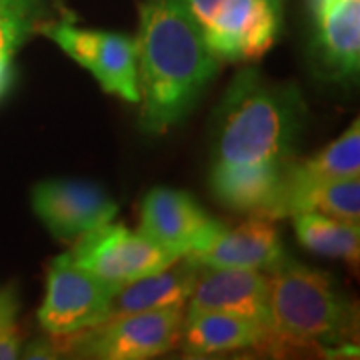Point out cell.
I'll return each instance as SVG.
<instances>
[{"label":"cell","mask_w":360,"mask_h":360,"mask_svg":"<svg viewBox=\"0 0 360 360\" xmlns=\"http://www.w3.org/2000/svg\"><path fill=\"white\" fill-rule=\"evenodd\" d=\"M136 44L141 124L146 132H167L198 103L219 72L186 0H146L141 6Z\"/></svg>","instance_id":"obj_1"},{"label":"cell","mask_w":360,"mask_h":360,"mask_svg":"<svg viewBox=\"0 0 360 360\" xmlns=\"http://www.w3.org/2000/svg\"><path fill=\"white\" fill-rule=\"evenodd\" d=\"M304 116L307 104L295 84L243 68L214 115V165L284 168L295 160Z\"/></svg>","instance_id":"obj_2"},{"label":"cell","mask_w":360,"mask_h":360,"mask_svg":"<svg viewBox=\"0 0 360 360\" xmlns=\"http://www.w3.org/2000/svg\"><path fill=\"white\" fill-rule=\"evenodd\" d=\"M266 270L269 326L276 350L336 347V352H356L348 342L356 324L352 309L336 292L328 274L286 257Z\"/></svg>","instance_id":"obj_3"},{"label":"cell","mask_w":360,"mask_h":360,"mask_svg":"<svg viewBox=\"0 0 360 360\" xmlns=\"http://www.w3.org/2000/svg\"><path fill=\"white\" fill-rule=\"evenodd\" d=\"M182 324V309L146 310L51 338L58 352H75L84 359L144 360L176 347Z\"/></svg>","instance_id":"obj_4"},{"label":"cell","mask_w":360,"mask_h":360,"mask_svg":"<svg viewBox=\"0 0 360 360\" xmlns=\"http://www.w3.org/2000/svg\"><path fill=\"white\" fill-rule=\"evenodd\" d=\"M210 52L226 63H252L281 30L278 0H186Z\"/></svg>","instance_id":"obj_5"},{"label":"cell","mask_w":360,"mask_h":360,"mask_svg":"<svg viewBox=\"0 0 360 360\" xmlns=\"http://www.w3.org/2000/svg\"><path fill=\"white\" fill-rule=\"evenodd\" d=\"M66 257L72 264L89 270L115 290L179 260V257L155 245L142 232H132L108 222L78 236V243L66 252Z\"/></svg>","instance_id":"obj_6"},{"label":"cell","mask_w":360,"mask_h":360,"mask_svg":"<svg viewBox=\"0 0 360 360\" xmlns=\"http://www.w3.org/2000/svg\"><path fill=\"white\" fill-rule=\"evenodd\" d=\"M39 32L52 39L63 51L90 70L106 92L129 103H139V68L134 40L103 30H86L66 20L42 22Z\"/></svg>","instance_id":"obj_7"},{"label":"cell","mask_w":360,"mask_h":360,"mask_svg":"<svg viewBox=\"0 0 360 360\" xmlns=\"http://www.w3.org/2000/svg\"><path fill=\"white\" fill-rule=\"evenodd\" d=\"M112 292V286L60 255L49 270L46 296L39 310L40 326L49 335L60 336L101 324L106 321Z\"/></svg>","instance_id":"obj_8"},{"label":"cell","mask_w":360,"mask_h":360,"mask_svg":"<svg viewBox=\"0 0 360 360\" xmlns=\"http://www.w3.org/2000/svg\"><path fill=\"white\" fill-rule=\"evenodd\" d=\"M32 210L60 240H72L115 219L118 206L89 180H44L32 188Z\"/></svg>","instance_id":"obj_9"},{"label":"cell","mask_w":360,"mask_h":360,"mask_svg":"<svg viewBox=\"0 0 360 360\" xmlns=\"http://www.w3.org/2000/svg\"><path fill=\"white\" fill-rule=\"evenodd\" d=\"M222 226L184 191L153 188L142 202L141 232L179 258L202 250Z\"/></svg>","instance_id":"obj_10"},{"label":"cell","mask_w":360,"mask_h":360,"mask_svg":"<svg viewBox=\"0 0 360 360\" xmlns=\"http://www.w3.org/2000/svg\"><path fill=\"white\" fill-rule=\"evenodd\" d=\"M186 302L188 312H229L269 326V278L255 269L202 266Z\"/></svg>","instance_id":"obj_11"},{"label":"cell","mask_w":360,"mask_h":360,"mask_svg":"<svg viewBox=\"0 0 360 360\" xmlns=\"http://www.w3.org/2000/svg\"><path fill=\"white\" fill-rule=\"evenodd\" d=\"M196 258L208 269H270L284 257L283 240L272 220L262 217L250 219L229 229H220L208 245L198 250Z\"/></svg>","instance_id":"obj_12"},{"label":"cell","mask_w":360,"mask_h":360,"mask_svg":"<svg viewBox=\"0 0 360 360\" xmlns=\"http://www.w3.org/2000/svg\"><path fill=\"white\" fill-rule=\"evenodd\" d=\"M200 269L202 264L196 258L180 257L167 269L118 286L110 296L106 321L146 310L182 309L193 292Z\"/></svg>","instance_id":"obj_13"},{"label":"cell","mask_w":360,"mask_h":360,"mask_svg":"<svg viewBox=\"0 0 360 360\" xmlns=\"http://www.w3.org/2000/svg\"><path fill=\"white\" fill-rule=\"evenodd\" d=\"M316 26L314 49L336 80L356 77L360 66V0H310Z\"/></svg>","instance_id":"obj_14"},{"label":"cell","mask_w":360,"mask_h":360,"mask_svg":"<svg viewBox=\"0 0 360 360\" xmlns=\"http://www.w3.org/2000/svg\"><path fill=\"white\" fill-rule=\"evenodd\" d=\"M360 174V122L359 118L352 127L335 142H330L321 153L307 158L304 162L292 160L284 168L283 184L278 200L274 206L272 220L290 217V208L296 196L316 186L321 182L336 179H348Z\"/></svg>","instance_id":"obj_15"},{"label":"cell","mask_w":360,"mask_h":360,"mask_svg":"<svg viewBox=\"0 0 360 360\" xmlns=\"http://www.w3.org/2000/svg\"><path fill=\"white\" fill-rule=\"evenodd\" d=\"M179 345L188 356H208L246 348L276 350V340L269 326L229 312H188Z\"/></svg>","instance_id":"obj_16"},{"label":"cell","mask_w":360,"mask_h":360,"mask_svg":"<svg viewBox=\"0 0 360 360\" xmlns=\"http://www.w3.org/2000/svg\"><path fill=\"white\" fill-rule=\"evenodd\" d=\"M284 168L214 165L210 172V188L231 210L272 220Z\"/></svg>","instance_id":"obj_17"},{"label":"cell","mask_w":360,"mask_h":360,"mask_svg":"<svg viewBox=\"0 0 360 360\" xmlns=\"http://www.w3.org/2000/svg\"><path fill=\"white\" fill-rule=\"evenodd\" d=\"M46 16L49 0H0V98L13 84L16 52Z\"/></svg>","instance_id":"obj_18"},{"label":"cell","mask_w":360,"mask_h":360,"mask_svg":"<svg viewBox=\"0 0 360 360\" xmlns=\"http://www.w3.org/2000/svg\"><path fill=\"white\" fill-rule=\"evenodd\" d=\"M295 219V232L298 243L310 252L321 257L338 258L348 264H356L360 255L359 224H348L319 212H298Z\"/></svg>","instance_id":"obj_19"},{"label":"cell","mask_w":360,"mask_h":360,"mask_svg":"<svg viewBox=\"0 0 360 360\" xmlns=\"http://www.w3.org/2000/svg\"><path fill=\"white\" fill-rule=\"evenodd\" d=\"M298 212H319L348 224L360 222V180L359 176L336 179L310 186L296 196L290 217Z\"/></svg>","instance_id":"obj_20"},{"label":"cell","mask_w":360,"mask_h":360,"mask_svg":"<svg viewBox=\"0 0 360 360\" xmlns=\"http://www.w3.org/2000/svg\"><path fill=\"white\" fill-rule=\"evenodd\" d=\"M22 333L18 326V296L14 286L0 290V360L20 356Z\"/></svg>","instance_id":"obj_21"},{"label":"cell","mask_w":360,"mask_h":360,"mask_svg":"<svg viewBox=\"0 0 360 360\" xmlns=\"http://www.w3.org/2000/svg\"><path fill=\"white\" fill-rule=\"evenodd\" d=\"M58 350L54 347V342L49 340H39V342H34V345H30V347L26 348V359H56L58 354H56Z\"/></svg>","instance_id":"obj_22"}]
</instances>
